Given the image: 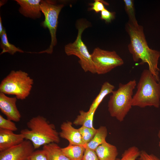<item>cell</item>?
<instances>
[{
  "mask_svg": "<svg viewBox=\"0 0 160 160\" xmlns=\"http://www.w3.org/2000/svg\"><path fill=\"white\" fill-rule=\"evenodd\" d=\"M130 42L128 46L129 52L133 61L141 60L140 64L146 63L151 73L157 81L160 82L159 72L158 67L160 57V52L150 48L146 41L142 26L138 23L134 24L129 22L125 25Z\"/></svg>",
  "mask_w": 160,
  "mask_h": 160,
  "instance_id": "obj_1",
  "label": "cell"
},
{
  "mask_svg": "<svg viewBox=\"0 0 160 160\" xmlns=\"http://www.w3.org/2000/svg\"><path fill=\"white\" fill-rule=\"evenodd\" d=\"M27 126L29 129H22L20 133L25 140L31 142L35 149L49 143L60 142L59 133L55 125L42 116L33 117L27 122Z\"/></svg>",
  "mask_w": 160,
  "mask_h": 160,
  "instance_id": "obj_2",
  "label": "cell"
},
{
  "mask_svg": "<svg viewBox=\"0 0 160 160\" xmlns=\"http://www.w3.org/2000/svg\"><path fill=\"white\" fill-rule=\"evenodd\" d=\"M137 85V90L133 96L132 106L158 108L160 105V82L148 69L143 70Z\"/></svg>",
  "mask_w": 160,
  "mask_h": 160,
  "instance_id": "obj_3",
  "label": "cell"
},
{
  "mask_svg": "<svg viewBox=\"0 0 160 160\" xmlns=\"http://www.w3.org/2000/svg\"><path fill=\"white\" fill-rule=\"evenodd\" d=\"M135 79L126 84L120 83L112 93L108 100V110L111 116L122 122L132 106L133 91L137 86Z\"/></svg>",
  "mask_w": 160,
  "mask_h": 160,
  "instance_id": "obj_4",
  "label": "cell"
},
{
  "mask_svg": "<svg viewBox=\"0 0 160 160\" xmlns=\"http://www.w3.org/2000/svg\"><path fill=\"white\" fill-rule=\"evenodd\" d=\"M33 84V79L26 72L21 70L12 71L1 81L0 92L23 100L30 95Z\"/></svg>",
  "mask_w": 160,
  "mask_h": 160,
  "instance_id": "obj_5",
  "label": "cell"
},
{
  "mask_svg": "<svg viewBox=\"0 0 160 160\" xmlns=\"http://www.w3.org/2000/svg\"><path fill=\"white\" fill-rule=\"evenodd\" d=\"M89 25V23L87 20L83 19L78 20L76 24L78 30L76 38L73 43L66 45L64 49L67 55H74L79 58V63L85 72H89L95 74L96 72L91 54L81 39L83 31Z\"/></svg>",
  "mask_w": 160,
  "mask_h": 160,
  "instance_id": "obj_6",
  "label": "cell"
},
{
  "mask_svg": "<svg viewBox=\"0 0 160 160\" xmlns=\"http://www.w3.org/2000/svg\"><path fill=\"white\" fill-rule=\"evenodd\" d=\"M64 5L58 4L55 1L50 0H41L40 7L41 11L44 16V20L41 24L44 28L49 30L51 37L50 44L48 48L38 52L35 53H52L54 47L57 43L56 31L58 23L59 14Z\"/></svg>",
  "mask_w": 160,
  "mask_h": 160,
  "instance_id": "obj_7",
  "label": "cell"
},
{
  "mask_svg": "<svg viewBox=\"0 0 160 160\" xmlns=\"http://www.w3.org/2000/svg\"><path fill=\"white\" fill-rule=\"evenodd\" d=\"M96 73H106L124 63L123 59L114 51H108L99 47L95 48L91 54Z\"/></svg>",
  "mask_w": 160,
  "mask_h": 160,
  "instance_id": "obj_8",
  "label": "cell"
},
{
  "mask_svg": "<svg viewBox=\"0 0 160 160\" xmlns=\"http://www.w3.org/2000/svg\"><path fill=\"white\" fill-rule=\"evenodd\" d=\"M35 149L31 142L25 140L19 144L0 151V160H28Z\"/></svg>",
  "mask_w": 160,
  "mask_h": 160,
  "instance_id": "obj_9",
  "label": "cell"
},
{
  "mask_svg": "<svg viewBox=\"0 0 160 160\" xmlns=\"http://www.w3.org/2000/svg\"><path fill=\"white\" fill-rule=\"evenodd\" d=\"M17 98L9 97L0 93V109L7 119L16 122L20 121L21 116L16 105Z\"/></svg>",
  "mask_w": 160,
  "mask_h": 160,
  "instance_id": "obj_10",
  "label": "cell"
},
{
  "mask_svg": "<svg viewBox=\"0 0 160 160\" xmlns=\"http://www.w3.org/2000/svg\"><path fill=\"white\" fill-rule=\"evenodd\" d=\"M20 5L19 11L24 16L34 20L40 18L41 12L40 7L41 0H16Z\"/></svg>",
  "mask_w": 160,
  "mask_h": 160,
  "instance_id": "obj_11",
  "label": "cell"
},
{
  "mask_svg": "<svg viewBox=\"0 0 160 160\" xmlns=\"http://www.w3.org/2000/svg\"><path fill=\"white\" fill-rule=\"evenodd\" d=\"M60 137L67 140L69 144L84 145L78 129L73 126L72 122L69 121L63 122L60 126Z\"/></svg>",
  "mask_w": 160,
  "mask_h": 160,
  "instance_id": "obj_12",
  "label": "cell"
},
{
  "mask_svg": "<svg viewBox=\"0 0 160 160\" xmlns=\"http://www.w3.org/2000/svg\"><path fill=\"white\" fill-rule=\"evenodd\" d=\"M24 140L20 133L16 134L12 131L0 129V151L19 144Z\"/></svg>",
  "mask_w": 160,
  "mask_h": 160,
  "instance_id": "obj_13",
  "label": "cell"
},
{
  "mask_svg": "<svg viewBox=\"0 0 160 160\" xmlns=\"http://www.w3.org/2000/svg\"><path fill=\"white\" fill-rule=\"evenodd\" d=\"M95 151L100 160H116L118 154L117 147L107 142L99 146Z\"/></svg>",
  "mask_w": 160,
  "mask_h": 160,
  "instance_id": "obj_14",
  "label": "cell"
},
{
  "mask_svg": "<svg viewBox=\"0 0 160 160\" xmlns=\"http://www.w3.org/2000/svg\"><path fill=\"white\" fill-rule=\"evenodd\" d=\"M48 160H70L63 153L62 149L56 143H51L43 146Z\"/></svg>",
  "mask_w": 160,
  "mask_h": 160,
  "instance_id": "obj_15",
  "label": "cell"
},
{
  "mask_svg": "<svg viewBox=\"0 0 160 160\" xmlns=\"http://www.w3.org/2000/svg\"><path fill=\"white\" fill-rule=\"evenodd\" d=\"M107 134L106 127L103 126H100L97 129L96 132L91 140L84 145L85 148L95 151L99 146L106 142V139Z\"/></svg>",
  "mask_w": 160,
  "mask_h": 160,
  "instance_id": "obj_16",
  "label": "cell"
},
{
  "mask_svg": "<svg viewBox=\"0 0 160 160\" xmlns=\"http://www.w3.org/2000/svg\"><path fill=\"white\" fill-rule=\"evenodd\" d=\"M114 88V86L109 82L107 81L104 82L102 86L99 93L93 101L89 110L95 112L105 97L112 93Z\"/></svg>",
  "mask_w": 160,
  "mask_h": 160,
  "instance_id": "obj_17",
  "label": "cell"
},
{
  "mask_svg": "<svg viewBox=\"0 0 160 160\" xmlns=\"http://www.w3.org/2000/svg\"><path fill=\"white\" fill-rule=\"evenodd\" d=\"M61 149L64 154L70 160H82L85 150L83 145L70 144Z\"/></svg>",
  "mask_w": 160,
  "mask_h": 160,
  "instance_id": "obj_18",
  "label": "cell"
},
{
  "mask_svg": "<svg viewBox=\"0 0 160 160\" xmlns=\"http://www.w3.org/2000/svg\"><path fill=\"white\" fill-rule=\"evenodd\" d=\"M78 115L73 122V124L76 126L81 125L89 128H93V120L95 111L88 110L85 111H79Z\"/></svg>",
  "mask_w": 160,
  "mask_h": 160,
  "instance_id": "obj_19",
  "label": "cell"
},
{
  "mask_svg": "<svg viewBox=\"0 0 160 160\" xmlns=\"http://www.w3.org/2000/svg\"><path fill=\"white\" fill-rule=\"evenodd\" d=\"M0 36V47L2 49L1 55L5 52H8L13 55L17 52L21 53L24 52L21 49L9 43L7 39L6 32L5 29H4L2 34Z\"/></svg>",
  "mask_w": 160,
  "mask_h": 160,
  "instance_id": "obj_20",
  "label": "cell"
},
{
  "mask_svg": "<svg viewBox=\"0 0 160 160\" xmlns=\"http://www.w3.org/2000/svg\"><path fill=\"white\" fill-rule=\"evenodd\" d=\"M140 153L138 148L132 146L126 149L122 154L120 159L116 160H136L140 156Z\"/></svg>",
  "mask_w": 160,
  "mask_h": 160,
  "instance_id": "obj_21",
  "label": "cell"
},
{
  "mask_svg": "<svg viewBox=\"0 0 160 160\" xmlns=\"http://www.w3.org/2000/svg\"><path fill=\"white\" fill-rule=\"evenodd\" d=\"M81 135L84 145L89 143L95 135L97 129L82 126L78 129Z\"/></svg>",
  "mask_w": 160,
  "mask_h": 160,
  "instance_id": "obj_22",
  "label": "cell"
},
{
  "mask_svg": "<svg viewBox=\"0 0 160 160\" xmlns=\"http://www.w3.org/2000/svg\"><path fill=\"white\" fill-rule=\"evenodd\" d=\"M125 9L129 18V22L134 24L138 23L135 17L134 1L132 0H124Z\"/></svg>",
  "mask_w": 160,
  "mask_h": 160,
  "instance_id": "obj_23",
  "label": "cell"
},
{
  "mask_svg": "<svg viewBox=\"0 0 160 160\" xmlns=\"http://www.w3.org/2000/svg\"><path fill=\"white\" fill-rule=\"evenodd\" d=\"M0 129H7L15 131L17 128L15 124L12 121L8 119H5L0 115Z\"/></svg>",
  "mask_w": 160,
  "mask_h": 160,
  "instance_id": "obj_24",
  "label": "cell"
},
{
  "mask_svg": "<svg viewBox=\"0 0 160 160\" xmlns=\"http://www.w3.org/2000/svg\"><path fill=\"white\" fill-rule=\"evenodd\" d=\"M89 4L91 7L89 8V10H93L96 13H98L100 12H101L105 8L104 4L108 5L109 4L103 0H95L94 2L90 3Z\"/></svg>",
  "mask_w": 160,
  "mask_h": 160,
  "instance_id": "obj_25",
  "label": "cell"
},
{
  "mask_svg": "<svg viewBox=\"0 0 160 160\" xmlns=\"http://www.w3.org/2000/svg\"><path fill=\"white\" fill-rule=\"evenodd\" d=\"M28 160H48L46 154L43 150L34 151L30 156Z\"/></svg>",
  "mask_w": 160,
  "mask_h": 160,
  "instance_id": "obj_26",
  "label": "cell"
},
{
  "mask_svg": "<svg viewBox=\"0 0 160 160\" xmlns=\"http://www.w3.org/2000/svg\"><path fill=\"white\" fill-rule=\"evenodd\" d=\"M115 12H111L105 8L101 12L100 18L106 23H109L115 19Z\"/></svg>",
  "mask_w": 160,
  "mask_h": 160,
  "instance_id": "obj_27",
  "label": "cell"
},
{
  "mask_svg": "<svg viewBox=\"0 0 160 160\" xmlns=\"http://www.w3.org/2000/svg\"><path fill=\"white\" fill-rule=\"evenodd\" d=\"M82 160H100L95 151L85 149Z\"/></svg>",
  "mask_w": 160,
  "mask_h": 160,
  "instance_id": "obj_28",
  "label": "cell"
},
{
  "mask_svg": "<svg viewBox=\"0 0 160 160\" xmlns=\"http://www.w3.org/2000/svg\"><path fill=\"white\" fill-rule=\"evenodd\" d=\"M138 160H160L156 156L153 154H149L144 150L140 151Z\"/></svg>",
  "mask_w": 160,
  "mask_h": 160,
  "instance_id": "obj_29",
  "label": "cell"
},
{
  "mask_svg": "<svg viewBox=\"0 0 160 160\" xmlns=\"http://www.w3.org/2000/svg\"><path fill=\"white\" fill-rule=\"evenodd\" d=\"M4 29L2 25L1 19V17H0V36L2 34Z\"/></svg>",
  "mask_w": 160,
  "mask_h": 160,
  "instance_id": "obj_30",
  "label": "cell"
},
{
  "mask_svg": "<svg viewBox=\"0 0 160 160\" xmlns=\"http://www.w3.org/2000/svg\"><path fill=\"white\" fill-rule=\"evenodd\" d=\"M158 136L159 138V146L160 148V130H159V131L158 132Z\"/></svg>",
  "mask_w": 160,
  "mask_h": 160,
  "instance_id": "obj_31",
  "label": "cell"
}]
</instances>
